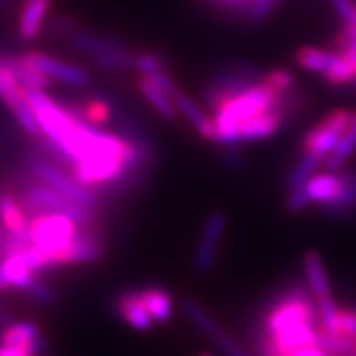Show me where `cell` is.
Masks as SVG:
<instances>
[{
  "mask_svg": "<svg viewBox=\"0 0 356 356\" xmlns=\"http://www.w3.org/2000/svg\"><path fill=\"white\" fill-rule=\"evenodd\" d=\"M264 86L275 91L277 95L286 93L289 89H293L296 86L295 75L291 73L289 70H273L264 73L262 80H260Z\"/></svg>",
  "mask_w": 356,
  "mask_h": 356,
  "instance_id": "32",
  "label": "cell"
},
{
  "mask_svg": "<svg viewBox=\"0 0 356 356\" xmlns=\"http://www.w3.org/2000/svg\"><path fill=\"white\" fill-rule=\"evenodd\" d=\"M0 356H33L26 347H15V346H4L0 343Z\"/></svg>",
  "mask_w": 356,
  "mask_h": 356,
  "instance_id": "42",
  "label": "cell"
},
{
  "mask_svg": "<svg viewBox=\"0 0 356 356\" xmlns=\"http://www.w3.org/2000/svg\"><path fill=\"white\" fill-rule=\"evenodd\" d=\"M334 56H337V53L318 49V47L305 46L300 47V49H296L295 60L296 64L304 67V70L323 75V73L331 67V64H333Z\"/></svg>",
  "mask_w": 356,
  "mask_h": 356,
  "instance_id": "29",
  "label": "cell"
},
{
  "mask_svg": "<svg viewBox=\"0 0 356 356\" xmlns=\"http://www.w3.org/2000/svg\"><path fill=\"white\" fill-rule=\"evenodd\" d=\"M284 126V120L278 113L266 111L257 117H251L238 124V135L242 140H264L269 138Z\"/></svg>",
  "mask_w": 356,
  "mask_h": 356,
  "instance_id": "20",
  "label": "cell"
},
{
  "mask_svg": "<svg viewBox=\"0 0 356 356\" xmlns=\"http://www.w3.org/2000/svg\"><path fill=\"white\" fill-rule=\"evenodd\" d=\"M340 177L343 182L342 193L331 204L322 206L323 211L331 216H349L356 209V171H346Z\"/></svg>",
  "mask_w": 356,
  "mask_h": 356,
  "instance_id": "27",
  "label": "cell"
},
{
  "mask_svg": "<svg viewBox=\"0 0 356 356\" xmlns=\"http://www.w3.org/2000/svg\"><path fill=\"white\" fill-rule=\"evenodd\" d=\"M325 162V159L320 155H314L309 151H304L302 156L298 159V162L295 164V168L291 169L289 175L286 178V189L287 191H295L298 188H304L307 180L314 175V171L320 168V165Z\"/></svg>",
  "mask_w": 356,
  "mask_h": 356,
  "instance_id": "28",
  "label": "cell"
},
{
  "mask_svg": "<svg viewBox=\"0 0 356 356\" xmlns=\"http://www.w3.org/2000/svg\"><path fill=\"white\" fill-rule=\"evenodd\" d=\"M24 293H28L33 300H37L38 304H44V305H51L56 302V295L53 287L47 284V282L40 280V278L35 277L33 282L29 284V287Z\"/></svg>",
  "mask_w": 356,
  "mask_h": 356,
  "instance_id": "35",
  "label": "cell"
},
{
  "mask_svg": "<svg viewBox=\"0 0 356 356\" xmlns=\"http://www.w3.org/2000/svg\"><path fill=\"white\" fill-rule=\"evenodd\" d=\"M140 298L145 311H147L151 318H153V322L164 323L171 320L175 305L168 291L162 289V287L149 286L140 291Z\"/></svg>",
  "mask_w": 356,
  "mask_h": 356,
  "instance_id": "21",
  "label": "cell"
},
{
  "mask_svg": "<svg viewBox=\"0 0 356 356\" xmlns=\"http://www.w3.org/2000/svg\"><path fill=\"white\" fill-rule=\"evenodd\" d=\"M145 79H149L151 82L155 86H159L164 93H168L169 97H173L175 93H178L180 89H178V86L175 84V80L171 79V75H168V71H159V73H151V75H147Z\"/></svg>",
  "mask_w": 356,
  "mask_h": 356,
  "instance_id": "40",
  "label": "cell"
},
{
  "mask_svg": "<svg viewBox=\"0 0 356 356\" xmlns=\"http://www.w3.org/2000/svg\"><path fill=\"white\" fill-rule=\"evenodd\" d=\"M342 188L343 182L338 171L337 173L325 171V173L313 175L304 186L311 204H318V206H327V204H331L342 193Z\"/></svg>",
  "mask_w": 356,
  "mask_h": 356,
  "instance_id": "16",
  "label": "cell"
},
{
  "mask_svg": "<svg viewBox=\"0 0 356 356\" xmlns=\"http://www.w3.org/2000/svg\"><path fill=\"white\" fill-rule=\"evenodd\" d=\"M0 269H2L6 280L10 284V289L15 287V289L26 291L35 278V271L24 262L20 251L0 258Z\"/></svg>",
  "mask_w": 356,
  "mask_h": 356,
  "instance_id": "23",
  "label": "cell"
},
{
  "mask_svg": "<svg viewBox=\"0 0 356 356\" xmlns=\"http://www.w3.org/2000/svg\"><path fill=\"white\" fill-rule=\"evenodd\" d=\"M316 302L309 298V291L302 284H293L284 289L264 313L262 337L277 340L296 329L318 325Z\"/></svg>",
  "mask_w": 356,
  "mask_h": 356,
  "instance_id": "2",
  "label": "cell"
},
{
  "mask_svg": "<svg viewBox=\"0 0 356 356\" xmlns=\"http://www.w3.org/2000/svg\"><path fill=\"white\" fill-rule=\"evenodd\" d=\"M323 76L331 86L356 84V53L351 49L337 53L333 64L323 73Z\"/></svg>",
  "mask_w": 356,
  "mask_h": 356,
  "instance_id": "24",
  "label": "cell"
},
{
  "mask_svg": "<svg viewBox=\"0 0 356 356\" xmlns=\"http://www.w3.org/2000/svg\"><path fill=\"white\" fill-rule=\"evenodd\" d=\"M133 70L136 73H140L142 76H147L151 73L168 71V60H165L164 56L156 55V53H136Z\"/></svg>",
  "mask_w": 356,
  "mask_h": 356,
  "instance_id": "33",
  "label": "cell"
},
{
  "mask_svg": "<svg viewBox=\"0 0 356 356\" xmlns=\"http://www.w3.org/2000/svg\"><path fill=\"white\" fill-rule=\"evenodd\" d=\"M338 333L356 338V311H338Z\"/></svg>",
  "mask_w": 356,
  "mask_h": 356,
  "instance_id": "39",
  "label": "cell"
},
{
  "mask_svg": "<svg viewBox=\"0 0 356 356\" xmlns=\"http://www.w3.org/2000/svg\"><path fill=\"white\" fill-rule=\"evenodd\" d=\"M349 49H351V51H353V53H356V42H355V44H353V46H351V47H349Z\"/></svg>",
  "mask_w": 356,
  "mask_h": 356,
  "instance_id": "46",
  "label": "cell"
},
{
  "mask_svg": "<svg viewBox=\"0 0 356 356\" xmlns=\"http://www.w3.org/2000/svg\"><path fill=\"white\" fill-rule=\"evenodd\" d=\"M118 314L122 316L124 322H127L136 331H147L153 325V318L145 311L142 304L140 291H124L117 298Z\"/></svg>",
  "mask_w": 356,
  "mask_h": 356,
  "instance_id": "18",
  "label": "cell"
},
{
  "mask_svg": "<svg viewBox=\"0 0 356 356\" xmlns=\"http://www.w3.org/2000/svg\"><path fill=\"white\" fill-rule=\"evenodd\" d=\"M211 2L224 6V8H229V10L244 11V8L251 2V0H211Z\"/></svg>",
  "mask_w": 356,
  "mask_h": 356,
  "instance_id": "43",
  "label": "cell"
},
{
  "mask_svg": "<svg viewBox=\"0 0 356 356\" xmlns=\"http://www.w3.org/2000/svg\"><path fill=\"white\" fill-rule=\"evenodd\" d=\"M171 99H173V104L175 108H177L178 115H182V117L197 129V133L202 138H206V140L209 142H216V126L215 122H213V118L207 117L206 113H204V109H202L195 100L189 99L188 95L182 93V91L175 93Z\"/></svg>",
  "mask_w": 356,
  "mask_h": 356,
  "instance_id": "13",
  "label": "cell"
},
{
  "mask_svg": "<svg viewBox=\"0 0 356 356\" xmlns=\"http://www.w3.org/2000/svg\"><path fill=\"white\" fill-rule=\"evenodd\" d=\"M0 100L10 108L11 113L26 100L22 95V86L17 82L2 55H0Z\"/></svg>",
  "mask_w": 356,
  "mask_h": 356,
  "instance_id": "30",
  "label": "cell"
},
{
  "mask_svg": "<svg viewBox=\"0 0 356 356\" xmlns=\"http://www.w3.org/2000/svg\"><path fill=\"white\" fill-rule=\"evenodd\" d=\"M182 311L184 314L191 320L193 325H195L200 333L206 334V337L220 349L224 356H251L245 351L244 347L234 342L233 338L225 333L224 329L216 323V320L213 318L211 314L207 313L198 302L191 300V298H184Z\"/></svg>",
  "mask_w": 356,
  "mask_h": 356,
  "instance_id": "9",
  "label": "cell"
},
{
  "mask_svg": "<svg viewBox=\"0 0 356 356\" xmlns=\"http://www.w3.org/2000/svg\"><path fill=\"white\" fill-rule=\"evenodd\" d=\"M278 95L264 86L262 82L251 86L242 93L225 100L213 111V122L216 126V142L222 147L240 145L242 138L238 135V124L260 113L271 111L275 108Z\"/></svg>",
  "mask_w": 356,
  "mask_h": 356,
  "instance_id": "1",
  "label": "cell"
},
{
  "mask_svg": "<svg viewBox=\"0 0 356 356\" xmlns=\"http://www.w3.org/2000/svg\"><path fill=\"white\" fill-rule=\"evenodd\" d=\"M20 204H22L28 218H33L37 215H42V213H60V215L70 216L71 220L79 225H86V227H89V225H100L97 209L82 206L79 202L64 197L62 193L49 188V186L42 184L37 178L22 193Z\"/></svg>",
  "mask_w": 356,
  "mask_h": 356,
  "instance_id": "3",
  "label": "cell"
},
{
  "mask_svg": "<svg viewBox=\"0 0 356 356\" xmlns=\"http://www.w3.org/2000/svg\"><path fill=\"white\" fill-rule=\"evenodd\" d=\"M104 257V236L100 225H79L70 244L46 254L47 267L71 266V264H93Z\"/></svg>",
  "mask_w": 356,
  "mask_h": 356,
  "instance_id": "7",
  "label": "cell"
},
{
  "mask_svg": "<svg viewBox=\"0 0 356 356\" xmlns=\"http://www.w3.org/2000/svg\"><path fill=\"white\" fill-rule=\"evenodd\" d=\"M0 10L6 11V13H13L15 0H0Z\"/></svg>",
  "mask_w": 356,
  "mask_h": 356,
  "instance_id": "44",
  "label": "cell"
},
{
  "mask_svg": "<svg viewBox=\"0 0 356 356\" xmlns=\"http://www.w3.org/2000/svg\"><path fill=\"white\" fill-rule=\"evenodd\" d=\"M200 356H211V355H207V353H206V355H200Z\"/></svg>",
  "mask_w": 356,
  "mask_h": 356,
  "instance_id": "47",
  "label": "cell"
},
{
  "mask_svg": "<svg viewBox=\"0 0 356 356\" xmlns=\"http://www.w3.org/2000/svg\"><path fill=\"white\" fill-rule=\"evenodd\" d=\"M2 58L22 88L46 91L51 86V80L47 79L38 67H35L33 62H29L26 55H2Z\"/></svg>",
  "mask_w": 356,
  "mask_h": 356,
  "instance_id": "17",
  "label": "cell"
},
{
  "mask_svg": "<svg viewBox=\"0 0 356 356\" xmlns=\"http://www.w3.org/2000/svg\"><path fill=\"white\" fill-rule=\"evenodd\" d=\"M311 206V200L307 197V193H305L304 188H298L295 191H287V198H286V209L289 213H300L304 211L305 207Z\"/></svg>",
  "mask_w": 356,
  "mask_h": 356,
  "instance_id": "37",
  "label": "cell"
},
{
  "mask_svg": "<svg viewBox=\"0 0 356 356\" xmlns=\"http://www.w3.org/2000/svg\"><path fill=\"white\" fill-rule=\"evenodd\" d=\"M53 2L55 0H22L20 2L17 29L24 42H31L40 35Z\"/></svg>",
  "mask_w": 356,
  "mask_h": 356,
  "instance_id": "12",
  "label": "cell"
},
{
  "mask_svg": "<svg viewBox=\"0 0 356 356\" xmlns=\"http://www.w3.org/2000/svg\"><path fill=\"white\" fill-rule=\"evenodd\" d=\"M0 220L4 229L17 238L28 240L29 218L22 204L8 191H0Z\"/></svg>",
  "mask_w": 356,
  "mask_h": 356,
  "instance_id": "15",
  "label": "cell"
},
{
  "mask_svg": "<svg viewBox=\"0 0 356 356\" xmlns=\"http://www.w3.org/2000/svg\"><path fill=\"white\" fill-rule=\"evenodd\" d=\"M66 109L71 115H75L76 118L95 127L109 122L113 115L111 104L104 99H89L82 104H76V106H66Z\"/></svg>",
  "mask_w": 356,
  "mask_h": 356,
  "instance_id": "25",
  "label": "cell"
},
{
  "mask_svg": "<svg viewBox=\"0 0 356 356\" xmlns=\"http://www.w3.org/2000/svg\"><path fill=\"white\" fill-rule=\"evenodd\" d=\"M136 88H138V91L142 93V97L151 104V108L155 109L164 120H168V122H175V120H177L178 111L177 108H175L173 99H171L168 93H164L159 86L153 84L149 79L140 76V79L136 80Z\"/></svg>",
  "mask_w": 356,
  "mask_h": 356,
  "instance_id": "22",
  "label": "cell"
},
{
  "mask_svg": "<svg viewBox=\"0 0 356 356\" xmlns=\"http://www.w3.org/2000/svg\"><path fill=\"white\" fill-rule=\"evenodd\" d=\"M264 76V71L258 70L257 66H249V64H233L216 76H213L207 86L204 88L202 95L204 100L215 111L220 104L229 100L234 95L242 93L251 86L258 84Z\"/></svg>",
  "mask_w": 356,
  "mask_h": 356,
  "instance_id": "5",
  "label": "cell"
},
{
  "mask_svg": "<svg viewBox=\"0 0 356 356\" xmlns=\"http://www.w3.org/2000/svg\"><path fill=\"white\" fill-rule=\"evenodd\" d=\"M67 42H70V46L73 47V49L86 53V55L89 56L106 55V53L124 51V49H127L126 44L118 42L115 38L86 33L82 29H76V31H73L71 35H67Z\"/></svg>",
  "mask_w": 356,
  "mask_h": 356,
  "instance_id": "19",
  "label": "cell"
},
{
  "mask_svg": "<svg viewBox=\"0 0 356 356\" xmlns=\"http://www.w3.org/2000/svg\"><path fill=\"white\" fill-rule=\"evenodd\" d=\"M304 275L307 282V289L311 291L314 302L331 300V284H329L327 271L323 260L316 251H307L304 254Z\"/></svg>",
  "mask_w": 356,
  "mask_h": 356,
  "instance_id": "14",
  "label": "cell"
},
{
  "mask_svg": "<svg viewBox=\"0 0 356 356\" xmlns=\"http://www.w3.org/2000/svg\"><path fill=\"white\" fill-rule=\"evenodd\" d=\"M343 24L356 22V4L353 0H327Z\"/></svg>",
  "mask_w": 356,
  "mask_h": 356,
  "instance_id": "38",
  "label": "cell"
},
{
  "mask_svg": "<svg viewBox=\"0 0 356 356\" xmlns=\"http://www.w3.org/2000/svg\"><path fill=\"white\" fill-rule=\"evenodd\" d=\"M10 289V284H8V280H6L4 273H2V269H0V293L2 291H8Z\"/></svg>",
  "mask_w": 356,
  "mask_h": 356,
  "instance_id": "45",
  "label": "cell"
},
{
  "mask_svg": "<svg viewBox=\"0 0 356 356\" xmlns=\"http://www.w3.org/2000/svg\"><path fill=\"white\" fill-rule=\"evenodd\" d=\"M28 168L37 180H40V182L49 186V188L56 189V191L62 193L64 197L79 202L82 206L93 207V209H97V207L100 206L99 193H95L93 189L89 188H84V186L76 182L75 178L71 177L70 173L62 171L60 165H55L51 160L46 159V156H29Z\"/></svg>",
  "mask_w": 356,
  "mask_h": 356,
  "instance_id": "4",
  "label": "cell"
},
{
  "mask_svg": "<svg viewBox=\"0 0 356 356\" xmlns=\"http://www.w3.org/2000/svg\"><path fill=\"white\" fill-rule=\"evenodd\" d=\"M282 356H334L331 353H327L325 349H322L316 343H311V346H302L296 347V349H291L287 353H282Z\"/></svg>",
  "mask_w": 356,
  "mask_h": 356,
  "instance_id": "41",
  "label": "cell"
},
{
  "mask_svg": "<svg viewBox=\"0 0 356 356\" xmlns=\"http://www.w3.org/2000/svg\"><path fill=\"white\" fill-rule=\"evenodd\" d=\"M280 0H251L244 8V17L248 22L251 24H262L266 19H269V15L275 11Z\"/></svg>",
  "mask_w": 356,
  "mask_h": 356,
  "instance_id": "34",
  "label": "cell"
},
{
  "mask_svg": "<svg viewBox=\"0 0 356 356\" xmlns=\"http://www.w3.org/2000/svg\"><path fill=\"white\" fill-rule=\"evenodd\" d=\"M91 62H93V66L100 71H111V73L127 71L133 70L135 53H131L129 49H124V51L106 53V55H95L91 56Z\"/></svg>",
  "mask_w": 356,
  "mask_h": 356,
  "instance_id": "31",
  "label": "cell"
},
{
  "mask_svg": "<svg viewBox=\"0 0 356 356\" xmlns=\"http://www.w3.org/2000/svg\"><path fill=\"white\" fill-rule=\"evenodd\" d=\"M225 213L216 209L209 213V216L204 222V229H202L200 240H198L197 249H195V257L193 264L195 269L200 275H207L213 271L216 264V253H218V245L224 236L225 231Z\"/></svg>",
  "mask_w": 356,
  "mask_h": 356,
  "instance_id": "10",
  "label": "cell"
},
{
  "mask_svg": "<svg viewBox=\"0 0 356 356\" xmlns=\"http://www.w3.org/2000/svg\"><path fill=\"white\" fill-rule=\"evenodd\" d=\"M29 62H33L35 67L42 71L47 79L60 80L67 86H75V88H86L89 84V73L86 70L67 62H62L51 55L40 51H28L24 53Z\"/></svg>",
  "mask_w": 356,
  "mask_h": 356,
  "instance_id": "11",
  "label": "cell"
},
{
  "mask_svg": "<svg viewBox=\"0 0 356 356\" xmlns=\"http://www.w3.org/2000/svg\"><path fill=\"white\" fill-rule=\"evenodd\" d=\"M353 113L349 109H334L327 113L316 126H313L302 138V149L327 159L338 145L347 126L351 122Z\"/></svg>",
  "mask_w": 356,
  "mask_h": 356,
  "instance_id": "8",
  "label": "cell"
},
{
  "mask_svg": "<svg viewBox=\"0 0 356 356\" xmlns=\"http://www.w3.org/2000/svg\"><path fill=\"white\" fill-rule=\"evenodd\" d=\"M76 29H79V24H76L75 19H71V17H55L51 22L44 26V31L51 35H71Z\"/></svg>",
  "mask_w": 356,
  "mask_h": 356,
  "instance_id": "36",
  "label": "cell"
},
{
  "mask_svg": "<svg viewBox=\"0 0 356 356\" xmlns=\"http://www.w3.org/2000/svg\"><path fill=\"white\" fill-rule=\"evenodd\" d=\"M356 153V111L353 113L351 122L347 126L346 133L342 135L338 145L334 147V151L325 159L323 165H325V171H331V173H337L342 169V165L346 164L347 160L351 159Z\"/></svg>",
  "mask_w": 356,
  "mask_h": 356,
  "instance_id": "26",
  "label": "cell"
},
{
  "mask_svg": "<svg viewBox=\"0 0 356 356\" xmlns=\"http://www.w3.org/2000/svg\"><path fill=\"white\" fill-rule=\"evenodd\" d=\"M79 224L70 216L60 213H42L29 218L28 240L33 248L40 249L44 254L55 253L56 249L70 244L75 236Z\"/></svg>",
  "mask_w": 356,
  "mask_h": 356,
  "instance_id": "6",
  "label": "cell"
}]
</instances>
